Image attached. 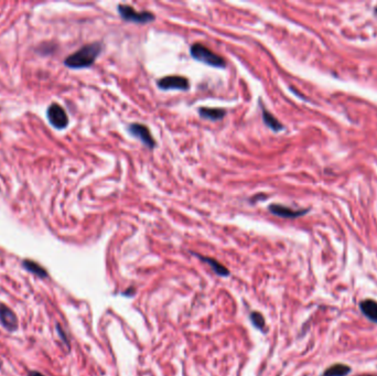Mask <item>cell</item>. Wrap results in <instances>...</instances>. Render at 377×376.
Segmentation results:
<instances>
[{"label":"cell","mask_w":377,"mask_h":376,"mask_svg":"<svg viewBox=\"0 0 377 376\" xmlns=\"http://www.w3.org/2000/svg\"><path fill=\"white\" fill-rule=\"evenodd\" d=\"M250 321L256 329L263 331L265 328V319L261 312L254 311L250 313Z\"/></svg>","instance_id":"15"},{"label":"cell","mask_w":377,"mask_h":376,"mask_svg":"<svg viewBox=\"0 0 377 376\" xmlns=\"http://www.w3.org/2000/svg\"><path fill=\"white\" fill-rule=\"evenodd\" d=\"M29 376H45V375H42L39 372H30L29 373Z\"/></svg>","instance_id":"18"},{"label":"cell","mask_w":377,"mask_h":376,"mask_svg":"<svg viewBox=\"0 0 377 376\" xmlns=\"http://www.w3.org/2000/svg\"><path fill=\"white\" fill-rule=\"evenodd\" d=\"M103 46L101 42H94L84 46L76 52L71 54L64 61V64L70 69H85L94 64L98 55L102 52Z\"/></svg>","instance_id":"1"},{"label":"cell","mask_w":377,"mask_h":376,"mask_svg":"<svg viewBox=\"0 0 377 376\" xmlns=\"http://www.w3.org/2000/svg\"><path fill=\"white\" fill-rule=\"evenodd\" d=\"M23 265H24V267H26L29 270V272L35 274L36 276H40V277H46L47 276L46 270L43 269L41 266H39V265L36 263L26 261L23 263Z\"/></svg>","instance_id":"14"},{"label":"cell","mask_w":377,"mask_h":376,"mask_svg":"<svg viewBox=\"0 0 377 376\" xmlns=\"http://www.w3.org/2000/svg\"><path fill=\"white\" fill-rule=\"evenodd\" d=\"M259 103H261V108H262V115H263V120L266 124V126L269 127L271 131L275 132V133H279L281 131H283V127L281 122L278 120L276 117L273 116V114H271L270 112H268L267 109L265 108V106L263 105L262 101H259Z\"/></svg>","instance_id":"11"},{"label":"cell","mask_w":377,"mask_h":376,"mask_svg":"<svg viewBox=\"0 0 377 376\" xmlns=\"http://www.w3.org/2000/svg\"><path fill=\"white\" fill-rule=\"evenodd\" d=\"M117 11L122 18V20L128 22H134L138 24H146L154 21L156 16L149 11H136L132 6L128 5H119L117 7Z\"/></svg>","instance_id":"3"},{"label":"cell","mask_w":377,"mask_h":376,"mask_svg":"<svg viewBox=\"0 0 377 376\" xmlns=\"http://www.w3.org/2000/svg\"><path fill=\"white\" fill-rule=\"evenodd\" d=\"M366 376H370V375H366Z\"/></svg>","instance_id":"19"},{"label":"cell","mask_w":377,"mask_h":376,"mask_svg":"<svg viewBox=\"0 0 377 376\" xmlns=\"http://www.w3.org/2000/svg\"><path fill=\"white\" fill-rule=\"evenodd\" d=\"M0 322H2L5 329H7L10 332L16 331V329L18 328V320L16 314L10 308L5 306L4 304H0Z\"/></svg>","instance_id":"8"},{"label":"cell","mask_w":377,"mask_h":376,"mask_svg":"<svg viewBox=\"0 0 377 376\" xmlns=\"http://www.w3.org/2000/svg\"><path fill=\"white\" fill-rule=\"evenodd\" d=\"M351 371L352 368L349 365L337 363V364H333L330 367H327L321 376H347L351 373Z\"/></svg>","instance_id":"13"},{"label":"cell","mask_w":377,"mask_h":376,"mask_svg":"<svg viewBox=\"0 0 377 376\" xmlns=\"http://www.w3.org/2000/svg\"><path fill=\"white\" fill-rule=\"evenodd\" d=\"M193 255H195L197 258H200V260L203 262V263H206L210 267L212 268L213 272L218 275V276H221V277H227L230 276V270H228L224 265H222L221 263H219L216 260H214V258H211V257H206V256H202V255H199V254H195V253H192Z\"/></svg>","instance_id":"9"},{"label":"cell","mask_w":377,"mask_h":376,"mask_svg":"<svg viewBox=\"0 0 377 376\" xmlns=\"http://www.w3.org/2000/svg\"><path fill=\"white\" fill-rule=\"evenodd\" d=\"M268 211L271 214L277 215V217L282 219H296L307 214L309 210H294L281 204H270L268 206Z\"/></svg>","instance_id":"7"},{"label":"cell","mask_w":377,"mask_h":376,"mask_svg":"<svg viewBox=\"0 0 377 376\" xmlns=\"http://www.w3.org/2000/svg\"><path fill=\"white\" fill-rule=\"evenodd\" d=\"M134 294H135V289L134 288L128 289V290L122 293V295H127V296H134Z\"/></svg>","instance_id":"16"},{"label":"cell","mask_w":377,"mask_h":376,"mask_svg":"<svg viewBox=\"0 0 377 376\" xmlns=\"http://www.w3.org/2000/svg\"><path fill=\"white\" fill-rule=\"evenodd\" d=\"M157 85L159 89H161L163 91H168V90L188 91L190 89L189 79L187 77L179 76V75L164 76L162 78L158 79Z\"/></svg>","instance_id":"6"},{"label":"cell","mask_w":377,"mask_h":376,"mask_svg":"<svg viewBox=\"0 0 377 376\" xmlns=\"http://www.w3.org/2000/svg\"><path fill=\"white\" fill-rule=\"evenodd\" d=\"M264 199H266V195H261V194H259V195H256L255 198H253L252 201L254 202L255 200H264Z\"/></svg>","instance_id":"17"},{"label":"cell","mask_w":377,"mask_h":376,"mask_svg":"<svg viewBox=\"0 0 377 376\" xmlns=\"http://www.w3.org/2000/svg\"><path fill=\"white\" fill-rule=\"evenodd\" d=\"M48 119L50 124L57 129H64L69 125V117H67L63 107L59 104H52L48 108Z\"/></svg>","instance_id":"5"},{"label":"cell","mask_w":377,"mask_h":376,"mask_svg":"<svg viewBox=\"0 0 377 376\" xmlns=\"http://www.w3.org/2000/svg\"><path fill=\"white\" fill-rule=\"evenodd\" d=\"M362 313L370 321L377 323V301L373 299H365L360 303Z\"/></svg>","instance_id":"10"},{"label":"cell","mask_w":377,"mask_h":376,"mask_svg":"<svg viewBox=\"0 0 377 376\" xmlns=\"http://www.w3.org/2000/svg\"><path fill=\"white\" fill-rule=\"evenodd\" d=\"M128 133L132 135L133 137L139 139L148 149H153L156 147V140L152 137V135L146 125L139 124V122H133V124L127 127Z\"/></svg>","instance_id":"4"},{"label":"cell","mask_w":377,"mask_h":376,"mask_svg":"<svg viewBox=\"0 0 377 376\" xmlns=\"http://www.w3.org/2000/svg\"><path fill=\"white\" fill-rule=\"evenodd\" d=\"M190 54L194 60L206 65L219 67V69H224L226 66V61L221 55L214 53L201 43H194L193 46H191Z\"/></svg>","instance_id":"2"},{"label":"cell","mask_w":377,"mask_h":376,"mask_svg":"<svg viewBox=\"0 0 377 376\" xmlns=\"http://www.w3.org/2000/svg\"><path fill=\"white\" fill-rule=\"evenodd\" d=\"M199 115L201 118L207 119L211 121H218L223 119L226 115V110L223 108H208V107H200Z\"/></svg>","instance_id":"12"}]
</instances>
